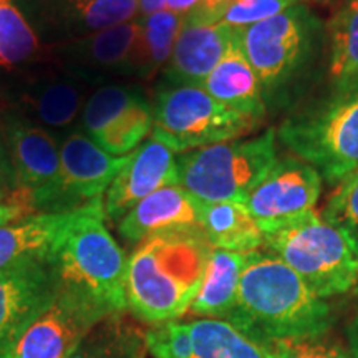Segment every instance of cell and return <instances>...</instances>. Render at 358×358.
Instances as JSON below:
<instances>
[{
	"instance_id": "cell-39",
	"label": "cell",
	"mask_w": 358,
	"mask_h": 358,
	"mask_svg": "<svg viewBox=\"0 0 358 358\" xmlns=\"http://www.w3.org/2000/svg\"><path fill=\"white\" fill-rule=\"evenodd\" d=\"M140 2V17L166 10V0H138Z\"/></svg>"
},
{
	"instance_id": "cell-10",
	"label": "cell",
	"mask_w": 358,
	"mask_h": 358,
	"mask_svg": "<svg viewBox=\"0 0 358 358\" xmlns=\"http://www.w3.org/2000/svg\"><path fill=\"white\" fill-rule=\"evenodd\" d=\"M87 136L111 156H127L153 131V105L145 93L127 85H105L85 103Z\"/></svg>"
},
{
	"instance_id": "cell-38",
	"label": "cell",
	"mask_w": 358,
	"mask_h": 358,
	"mask_svg": "<svg viewBox=\"0 0 358 358\" xmlns=\"http://www.w3.org/2000/svg\"><path fill=\"white\" fill-rule=\"evenodd\" d=\"M24 214V206L17 203H0V226L15 221Z\"/></svg>"
},
{
	"instance_id": "cell-30",
	"label": "cell",
	"mask_w": 358,
	"mask_h": 358,
	"mask_svg": "<svg viewBox=\"0 0 358 358\" xmlns=\"http://www.w3.org/2000/svg\"><path fill=\"white\" fill-rule=\"evenodd\" d=\"M71 358H138V347L122 327L103 320L80 343Z\"/></svg>"
},
{
	"instance_id": "cell-12",
	"label": "cell",
	"mask_w": 358,
	"mask_h": 358,
	"mask_svg": "<svg viewBox=\"0 0 358 358\" xmlns=\"http://www.w3.org/2000/svg\"><path fill=\"white\" fill-rule=\"evenodd\" d=\"M3 131L17 196L24 204L52 213L60 179V145L47 129L30 120L10 118Z\"/></svg>"
},
{
	"instance_id": "cell-26",
	"label": "cell",
	"mask_w": 358,
	"mask_h": 358,
	"mask_svg": "<svg viewBox=\"0 0 358 358\" xmlns=\"http://www.w3.org/2000/svg\"><path fill=\"white\" fill-rule=\"evenodd\" d=\"M192 358H271L267 347L226 319L189 322Z\"/></svg>"
},
{
	"instance_id": "cell-15",
	"label": "cell",
	"mask_w": 358,
	"mask_h": 358,
	"mask_svg": "<svg viewBox=\"0 0 358 358\" xmlns=\"http://www.w3.org/2000/svg\"><path fill=\"white\" fill-rule=\"evenodd\" d=\"M58 280L50 261H35L0 272V347L52 306Z\"/></svg>"
},
{
	"instance_id": "cell-31",
	"label": "cell",
	"mask_w": 358,
	"mask_h": 358,
	"mask_svg": "<svg viewBox=\"0 0 358 358\" xmlns=\"http://www.w3.org/2000/svg\"><path fill=\"white\" fill-rule=\"evenodd\" d=\"M145 345L155 358H192L189 322H164L145 335Z\"/></svg>"
},
{
	"instance_id": "cell-14",
	"label": "cell",
	"mask_w": 358,
	"mask_h": 358,
	"mask_svg": "<svg viewBox=\"0 0 358 358\" xmlns=\"http://www.w3.org/2000/svg\"><path fill=\"white\" fill-rule=\"evenodd\" d=\"M173 185H179L176 153L151 136L128 155L127 164L106 191L105 216L122 221L140 201Z\"/></svg>"
},
{
	"instance_id": "cell-40",
	"label": "cell",
	"mask_w": 358,
	"mask_h": 358,
	"mask_svg": "<svg viewBox=\"0 0 358 358\" xmlns=\"http://www.w3.org/2000/svg\"><path fill=\"white\" fill-rule=\"evenodd\" d=\"M353 290H355V297L358 299V284L355 285V289H353Z\"/></svg>"
},
{
	"instance_id": "cell-16",
	"label": "cell",
	"mask_w": 358,
	"mask_h": 358,
	"mask_svg": "<svg viewBox=\"0 0 358 358\" xmlns=\"http://www.w3.org/2000/svg\"><path fill=\"white\" fill-rule=\"evenodd\" d=\"M138 29V19H134L83 35L62 45L60 55L71 75L82 82L95 83L110 75H131Z\"/></svg>"
},
{
	"instance_id": "cell-36",
	"label": "cell",
	"mask_w": 358,
	"mask_h": 358,
	"mask_svg": "<svg viewBox=\"0 0 358 358\" xmlns=\"http://www.w3.org/2000/svg\"><path fill=\"white\" fill-rule=\"evenodd\" d=\"M201 6V0H166V10L186 19Z\"/></svg>"
},
{
	"instance_id": "cell-5",
	"label": "cell",
	"mask_w": 358,
	"mask_h": 358,
	"mask_svg": "<svg viewBox=\"0 0 358 358\" xmlns=\"http://www.w3.org/2000/svg\"><path fill=\"white\" fill-rule=\"evenodd\" d=\"M282 145L338 186L358 171V88L330 92L280 123Z\"/></svg>"
},
{
	"instance_id": "cell-34",
	"label": "cell",
	"mask_w": 358,
	"mask_h": 358,
	"mask_svg": "<svg viewBox=\"0 0 358 358\" xmlns=\"http://www.w3.org/2000/svg\"><path fill=\"white\" fill-rule=\"evenodd\" d=\"M10 198H17L15 174H13L6 141L0 140V203H12L8 201Z\"/></svg>"
},
{
	"instance_id": "cell-1",
	"label": "cell",
	"mask_w": 358,
	"mask_h": 358,
	"mask_svg": "<svg viewBox=\"0 0 358 358\" xmlns=\"http://www.w3.org/2000/svg\"><path fill=\"white\" fill-rule=\"evenodd\" d=\"M226 320L268 343L324 337L332 325V310L282 259L254 250L241 277L236 307Z\"/></svg>"
},
{
	"instance_id": "cell-17",
	"label": "cell",
	"mask_w": 358,
	"mask_h": 358,
	"mask_svg": "<svg viewBox=\"0 0 358 358\" xmlns=\"http://www.w3.org/2000/svg\"><path fill=\"white\" fill-rule=\"evenodd\" d=\"M234 29L191 13L182 22L164 69V85H201L216 69L234 38Z\"/></svg>"
},
{
	"instance_id": "cell-29",
	"label": "cell",
	"mask_w": 358,
	"mask_h": 358,
	"mask_svg": "<svg viewBox=\"0 0 358 358\" xmlns=\"http://www.w3.org/2000/svg\"><path fill=\"white\" fill-rule=\"evenodd\" d=\"M320 217L345 236L358 256V171L335 187Z\"/></svg>"
},
{
	"instance_id": "cell-4",
	"label": "cell",
	"mask_w": 358,
	"mask_h": 358,
	"mask_svg": "<svg viewBox=\"0 0 358 358\" xmlns=\"http://www.w3.org/2000/svg\"><path fill=\"white\" fill-rule=\"evenodd\" d=\"M236 35L261 82L266 105H279L306 80L325 32L308 6L297 3L272 19L236 30Z\"/></svg>"
},
{
	"instance_id": "cell-6",
	"label": "cell",
	"mask_w": 358,
	"mask_h": 358,
	"mask_svg": "<svg viewBox=\"0 0 358 358\" xmlns=\"http://www.w3.org/2000/svg\"><path fill=\"white\" fill-rule=\"evenodd\" d=\"M275 129L176 156L179 185L201 203H245L277 163Z\"/></svg>"
},
{
	"instance_id": "cell-35",
	"label": "cell",
	"mask_w": 358,
	"mask_h": 358,
	"mask_svg": "<svg viewBox=\"0 0 358 358\" xmlns=\"http://www.w3.org/2000/svg\"><path fill=\"white\" fill-rule=\"evenodd\" d=\"M231 2L232 0H201L199 8L192 13L203 20L219 22L226 8L231 6Z\"/></svg>"
},
{
	"instance_id": "cell-33",
	"label": "cell",
	"mask_w": 358,
	"mask_h": 358,
	"mask_svg": "<svg viewBox=\"0 0 358 358\" xmlns=\"http://www.w3.org/2000/svg\"><path fill=\"white\" fill-rule=\"evenodd\" d=\"M297 3V0H232L219 22L236 30L245 29L272 19Z\"/></svg>"
},
{
	"instance_id": "cell-25",
	"label": "cell",
	"mask_w": 358,
	"mask_h": 358,
	"mask_svg": "<svg viewBox=\"0 0 358 358\" xmlns=\"http://www.w3.org/2000/svg\"><path fill=\"white\" fill-rule=\"evenodd\" d=\"M185 19L168 10L138 17V37L131 58V75L150 78L168 64Z\"/></svg>"
},
{
	"instance_id": "cell-28",
	"label": "cell",
	"mask_w": 358,
	"mask_h": 358,
	"mask_svg": "<svg viewBox=\"0 0 358 358\" xmlns=\"http://www.w3.org/2000/svg\"><path fill=\"white\" fill-rule=\"evenodd\" d=\"M38 52V38L13 0H0V66L12 69Z\"/></svg>"
},
{
	"instance_id": "cell-11",
	"label": "cell",
	"mask_w": 358,
	"mask_h": 358,
	"mask_svg": "<svg viewBox=\"0 0 358 358\" xmlns=\"http://www.w3.org/2000/svg\"><path fill=\"white\" fill-rule=\"evenodd\" d=\"M322 176L297 156L277 159L244 206L264 234L279 229L303 214L315 211L322 192Z\"/></svg>"
},
{
	"instance_id": "cell-24",
	"label": "cell",
	"mask_w": 358,
	"mask_h": 358,
	"mask_svg": "<svg viewBox=\"0 0 358 358\" xmlns=\"http://www.w3.org/2000/svg\"><path fill=\"white\" fill-rule=\"evenodd\" d=\"M201 229L213 249L248 254L264 248L262 231L243 203H203Z\"/></svg>"
},
{
	"instance_id": "cell-7",
	"label": "cell",
	"mask_w": 358,
	"mask_h": 358,
	"mask_svg": "<svg viewBox=\"0 0 358 358\" xmlns=\"http://www.w3.org/2000/svg\"><path fill=\"white\" fill-rule=\"evenodd\" d=\"M264 248L287 264L320 299L347 294L358 284L355 250L315 211L264 234Z\"/></svg>"
},
{
	"instance_id": "cell-19",
	"label": "cell",
	"mask_w": 358,
	"mask_h": 358,
	"mask_svg": "<svg viewBox=\"0 0 358 358\" xmlns=\"http://www.w3.org/2000/svg\"><path fill=\"white\" fill-rule=\"evenodd\" d=\"M85 208L70 213H38L0 226V272L35 261H50Z\"/></svg>"
},
{
	"instance_id": "cell-27",
	"label": "cell",
	"mask_w": 358,
	"mask_h": 358,
	"mask_svg": "<svg viewBox=\"0 0 358 358\" xmlns=\"http://www.w3.org/2000/svg\"><path fill=\"white\" fill-rule=\"evenodd\" d=\"M25 103L45 127L66 128L73 124L87 103L83 82L70 77L38 83L27 93Z\"/></svg>"
},
{
	"instance_id": "cell-23",
	"label": "cell",
	"mask_w": 358,
	"mask_h": 358,
	"mask_svg": "<svg viewBox=\"0 0 358 358\" xmlns=\"http://www.w3.org/2000/svg\"><path fill=\"white\" fill-rule=\"evenodd\" d=\"M327 77L332 92L358 88V0H347L325 29Z\"/></svg>"
},
{
	"instance_id": "cell-3",
	"label": "cell",
	"mask_w": 358,
	"mask_h": 358,
	"mask_svg": "<svg viewBox=\"0 0 358 358\" xmlns=\"http://www.w3.org/2000/svg\"><path fill=\"white\" fill-rule=\"evenodd\" d=\"M103 219V199L88 203L58 245L52 264L60 292L87 302L106 317H116L128 308V259Z\"/></svg>"
},
{
	"instance_id": "cell-18",
	"label": "cell",
	"mask_w": 358,
	"mask_h": 358,
	"mask_svg": "<svg viewBox=\"0 0 358 358\" xmlns=\"http://www.w3.org/2000/svg\"><path fill=\"white\" fill-rule=\"evenodd\" d=\"M203 203L181 185L161 187L140 201L118 224L120 236L128 244H140L148 237L173 231L201 229Z\"/></svg>"
},
{
	"instance_id": "cell-2",
	"label": "cell",
	"mask_w": 358,
	"mask_h": 358,
	"mask_svg": "<svg viewBox=\"0 0 358 358\" xmlns=\"http://www.w3.org/2000/svg\"><path fill=\"white\" fill-rule=\"evenodd\" d=\"M211 244L203 232L173 231L141 241L127 262V306L148 324L178 320L203 284Z\"/></svg>"
},
{
	"instance_id": "cell-32",
	"label": "cell",
	"mask_w": 358,
	"mask_h": 358,
	"mask_svg": "<svg viewBox=\"0 0 358 358\" xmlns=\"http://www.w3.org/2000/svg\"><path fill=\"white\" fill-rule=\"evenodd\" d=\"M271 358H350L347 348L325 337L274 340L264 343Z\"/></svg>"
},
{
	"instance_id": "cell-37",
	"label": "cell",
	"mask_w": 358,
	"mask_h": 358,
	"mask_svg": "<svg viewBox=\"0 0 358 358\" xmlns=\"http://www.w3.org/2000/svg\"><path fill=\"white\" fill-rule=\"evenodd\" d=\"M347 352L350 358H358V313L347 325Z\"/></svg>"
},
{
	"instance_id": "cell-13",
	"label": "cell",
	"mask_w": 358,
	"mask_h": 358,
	"mask_svg": "<svg viewBox=\"0 0 358 358\" xmlns=\"http://www.w3.org/2000/svg\"><path fill=\"white\" fill-rule=\"evenodd\" d=\"M127 161L128 155L111 156L87 134H69L60 145V179L52 213L77 211L100 199Z\"/></svg>"
},
{
	"instance_id": "cell-22",
	"label": "cell",
	"mask_w": 358,
	"mask_h": 358,
	"mask_svg": "<svg viewBox=\"0 0 358 358\" xmlns=\"http://www.w3.org/2000/svg\"><path fill=\"white\" fill-rule=\"evenodd\" d=\"M249 252L213 249L203 284L187 313L203 319H226L234 310L241 277Z\"/></svg>"
},
{
	"instance_id": "cell-9",
	"label": "cell",
	"mask_w": 358,
	"mask_h": 358,
	"mask_svg": "<svg viewBox=\"0 0 358 358\" xmlns=\"http://www.w3.org/2000/svg\"><path fill=\"white\" fill-rule=\"evenodd\" d=\"M110 319L73 295L60 292L52 306L0 347V358H71L98 324Z\"/></svg>"
},
{
	"instance_id": "cell-21",
	"label": "cell",
	"mask_w": 358,
	"mask_h": 358,
	"mask_svg": "<svg viewBox=\"0 0 358 358\" xmlns=\"http://www.w3.org/2000/svg\"><path fill=\"white\" fill-rule=\"evenodd\" d=\"M43 19L71 37L90 35L140 17L138 0H42Z\"/></svg>"
},
{
	"instance_id": "cell-8",
	"label": "cell",
	"mask_w": 358,
	"mask_h": 358,
	"mask_svg": "<svg viewBox=\"0 0 358 358\" xmlns=\"http://www.w3.org/2000/svg\"><path fill=\"white\" fill-rule=\"evenodd\" d=\"M151 136L174 153L239 140L256 131L262 120L231 110L201 85H163L153 103Z\"/></svg>"
},
{
	"instance_id": "cell-20",
	"label": "cell",
	"mask_w": 358,
	"mask_h": 358,
	"mask_svg": "<svg viewBox=\"0 0 358 358\" xmlns=\"http://www.w3.org/2000/svg\"><path fill=\"white\" fill-rule=\"evenodd\" d=\"M201 87L227 108L261 120L267 113L261 82L245 58L236 32L226 55L201 83Z\"/></svg>"
}]
</instances>
